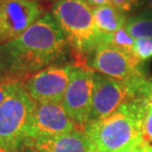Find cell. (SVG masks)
Here are the masks:
<instances>
[{"mask_svg": "<svg viewBox=\"0 0 152 152\" xmlns=\"http://www.w3.org/2000/svg\"><path fill=\"white\" fill-rule=\"evenodd\" d=\"M67 41L50 12L20 37L0 45V71L21 80L51 65L65 53Z\"/></svg>", "mask_w": 152, "mask_h": 152, "instance_id": "obj_1", "label": "cell"}, {"mask_svg": "<svg viewBox=\"0 0 152 152\" xmlns=\"http://www.w3.org/2000/svg\"><path fill=\"white\" fill-rule=\"evenodd\" d=\"M143 108L144 99L135 97L108 117L87 123L82 130L96 152H117L142 137Z\"/></svg>", "mask_w": 152, "mask_h": 152, "instance_id": "obj_2", "label": "cell"}, {"mask_svg": "<svg viewBox=\"0 0 152 152\" xmlns=\"http://www.w3.org/2000/svg\"><path fill=\"white\" fill-rule=\"evenodd\" d=\"M50 14L81 62H86L91 51L104 42L105 36L97 29L92 7L85 0H58L51 6Z\"/></svg>", "mask_w": 152, "mask_h": 152, "instance_id": "obj_3", "label": "cell"}, {"mask_svg": "<svg viewBox=\"0 0 152 152\" xmlns=\"http://www.w3.org/2000/svg\"><path fill=\"white\" fill-rule=\"evenodd\" d=\"M35 102L20 81L0 105V145L9 152H21Z\"/></svg>", "mask_w": 152, "mask_h": 152, "instance_id": "obj_4", "label": "cell"}, {"mask_svg": "<svg viewBox=\"0 0 152 152\" xmlns=\"http://www.w3.org/2000/svg\"><path fill=\"white\" fill-rule=\"evenodd\" d=\"M85 64L98 73L124 82L145 76L140 67L141 62L132 53L106 42H101L91 51Z\"/></svg>", "mask_w": 152, "mask_h": 152, "instance_id": "obj_5", "label": "cell"}, {"mask_svg": "<svg viewBox=\"0 0 152 152\" xmlns=\"http://www.w3.org/2000/svg\"><path fill=\"white\" fill-rule=\"evenodd\" d=\"M95 71L86 64L72 66L61 106L80 129L87 124L94 91Z\"/></svg>", "mask_w": 152, "mask_h": 152, "instance_id": "obj_6", "label": "cell"}, {"mask_svg": "<svg viewBox=\"0 0 152 152\" xmlns=\"http://www.w3.org/2000/svg\"><path fill=\"white\" fill-rule=\"evenodd\" d=\"M133 82H124L95 71L94 91L88 121L108 117L121 105L135 98Z\"/></svg>", "mask_w": 152, "mask_h": 152, "instance_id": "obj_7", "label": "cell"}, {"mask_svg": "<svg viewBox=\"0 0 152 152\" xmlns=\"http://www.w3.org/2000/svg\"><path fill=\"white\" fill-rule=\"evenodd\" d=\"M45 13L38 0H0V45L20 37Z\"/></svg>", "mask_w": 152, "mask_h": 152, "instance_id": "obj_8", "label": "cell"}, {"mask_svg": "<svg viewBox=\"0 0 152 152\" xmlns=\"http://www.w3.org/2000/svg\"><path fill=\"white\" fill-rule=\"evenodd\" d=\"M73 65H50L26 78L24 86L35 103L61 104Z\"/></svg>", "mask_w": 152, "mask_h": 152, "instance_id": "obj_9", "label": "cell"}, {"mask_svg": "<svg viewBox=\"0 0 152 152\" xmlns=\"http://www.w3.org/2000/svg\"><path fill=\"white\" fill-rule=\"evenodd\" d=\"M78 129L77 124L71 120L61 104L35 103L27 129L26 140L50 137Z\"/></svg>", "mask_w": 152, "mask_h": 152, "instance_id": "obj_10", "label": "cell"}, {"mask_svg": "<svg viewBox=\"0 0 152 152\" xmlns=\"http://www.w3.org/2000/svg\"><path fill=\"white\" fill-rule=\"evenodd\" d=\"M23 148L37 152H96L88 136L79 129L50 137L28 139Z\"/></svg>", "mask_w": 152, "mask_h": 152, "instance_id": "obj_11", "label": "cell"}, {"mask_svg": "<svg viewBox=\"0 0 152 152\" xmlns=\"http://www.w3.org/2000/svg\"><path fill=\"white\" fill-rule=\"evenodd\" d=\"M94 22L99 32L105 37L126 26V14L112 4H106L92 8Z\"/></svg>", "mask_w": 152, "mask_h": 152, "instance_id": "obj_12", "label": "cell"}, {"mask_svg": "<svg viewBox=\"0 0 152 152\" xmlns=\"http://www.w3.org/2000/svg\"><path fill=\"white\" fill-rule=\"evenodd\" d=\"M124 28L134 39H152V12L145 9L130 16Z\"/></svg>", "mask_w": 152, "mask_h": 152, "instance_id": "obj_13", "label": "cell"}, {"mask_svg": "<svg viewBox=\"0 0 152 152\" xmlns=\"http://www.w3.org/2000/svg\"><path fill=\"white\" fill-rule=\"evenodd\" d=\"M104 42L113 45V47L117 48H120L121 50L132 53L134 39L127 33L126 28L123 27V28L118 29V31H115L113 34L106 36Z\"/></svg>", "mask_w": 152, "mask_h": 152, "instance_id": "obj_14", "label": "cell"}, {"mask_svg": "<svg viewBox=\"0 0 152 152\" xmlns=\"http://www.w3.org/2000/svg\"><path fill=\"white\" fill-rule=\"evenodd\" d=\"M132 54L140 62L152 58V39H134Z\"/></svg>", "mask_w": 152, "mask_h": 152, "instance_id": "obj_15", "label": "cell"}, {"mask_svg": "<svg viewBox=\"0 0 152 152\" xmlns=\"http://www.w3.org/2000/svg\"><path fill=\"white\" fill-rule=\"evenodd\" d=\"M141 132H142V138L144 140L152 143V103L148 102L146 99H144Z\"/></svg>", "mask_w": 152, "mask_h": 152, "instance_id": "obj_16", "label": "cell"}, {"mask_svg": "<svg viewBox=\"0 0 152 152\" xmlns=\"http://www.w3.org/2000/svg\"><path fill=\"white\" fill-rule=\"evenodd\" d=\"M21 80L14 76L7 74H0V105L11 95L15 87Z\"/></svg>", "mask_w": 152, "mask_h": 152, "instance_id": "obj_17", "label": "cell"}, {"mask_svg": "<svg viewBox=\"0 0 152 152\" xmlns=\"http://www.w3.org/2000/svg\"><path fill=\"white\" fill-rule=\"evenodd\" d=\"M135 97H141L152 103V80L143 76L134 85Z\"/></svg>", "mask_w": 152, "mask_h": 152, "instance_id": "obj_18", "label": "cell"}, {"mask_svg": "<svg viewBox=\"0 0 152 152\" xmlns=\"http://www.w3.org/2000/svg\"><path fill=\"white\" fill-rule=\"evenodd\" d=\"M110 4L127 14L137 9L142 4V0H110Z\"/></svg>", "mask_w": 152, "mask_h": 152, "instance_id": "obj_19", "label": "cell"}, {"mask_svg": "<svg viewBox=\"0 0 152 152\" xmlns=\"http://www.w3.org/2000/svg\"><path fill=\"white\" fill-rule=\"evenodd\" d=\"M117 152H152V143L141 137Z\"/></svg>", "mask_w": 152, "mask_h": 152, "instance_id": "obj_20", "label": "cell"}, {"mask_svg": "<svg viewBox=\"0 0 152 152\" xmlns=\"http://www.w3.org/2000/svg\"><path fill=\"white\" fill-rule=\"evenodd\" d=\"M90 7H99L106 4H110V0H85Z\"/></svg>", "mask_w": 152, "mask_h": 152, "instance_id": "obj_21", "label": "cell"}, {"mask_svg": "<svg viewBox=\"0 0 152 152\" xmlns=\"http://www.w3.org/2000/svg\"><path fill=\"white\" fill-rule=\"evenodd\" d=\"M146 9L152 12V0H146Z\"/></svg>", "mask_w": 152, "mask_h": 152, "instance_id": "obj_22", "label": "cell"}, {"mask_svg": "<svg viewBox=\"0 0 152 152\" xmlns=\"http://www.w3.org/2000/svg\"><path fill=\"white\" fill-rule=\"evenodd\" d=\"M21 152H37V151L32 150V149H29V148H23V149L21 150Z\"/></svg>", "mask_w": 152, "mask_h": 152, "instance_id": "obj_23", "label": "cell"}, {"mask_svg": "<svg viewBox=\"0 0 152 152\" xmlns=\"http://www.w3.org/2000/svg\"><path fill=\"white\" fill-rule=\"evenodd\" d=\"M0 152H9V151L6 149L5 147H3V146H1V145H0Z\"/></svg>", "mask_w": 152, "mask_h": 152, "instance_id": "obj_24", "label": "cell"}, {"mask_svg": "<svg viewBox=\"0 0 152 152\" xmlns=\"http://www.w3.org/2000/svg\"><path fill=\"white\" fill-rule=\"evenodd\" d=\"M51 1H54V2H56V1H58V0H51Z\"/></svg>", "mask_w": 152, "mask_h": 152, "instance_id": "obj_25", "label": "cell"}, {"mask_svg": "<svg viewBox=\"0 0 152 152\" xmlns=\"http://www.w3.org/2000/svg\"><path fill=\"white\" fill-rule=\"evenodd\" d=\"M0 74H1V71H0Z\"/></svg>", "mask_w": 152, "mask_h": 152, "instance_id": "obj_26", "label": "cell"}]
</instances>
